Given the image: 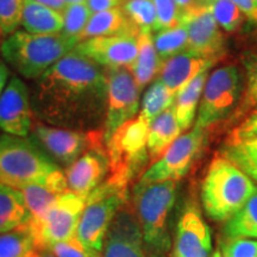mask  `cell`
<instances>
[{"label": "cell", "instance_id": "1", "mask_svg": "<svg viewBox=\"0 0 257 257\" xmlns=\"http://www.w3.org/2000/svg\"><path fill=\"white\" fill-rule=\"evenodd\" d=\"M31 106L40 123L79 131L104 130L106 69L70 51L34 81Z\"/></svg>", "mask_w": 257, "mask_h": 257}, {"label": "cell", "instance_id": "2", "mask_svg": "<svg viewBox=\"0 0 257 257\" xmlns=\"http://www.w3.org/2000/svg\"><path fill=\"white\" fill-rule=\"evenodd\" d=\"M176 198V181H138L133 188V210L142 231L147 255L165 257L169 251L168 216Z\"/></svg>", "mask_w": 257, "mask_h": 257}, {"label": "cell", "instance_id": "3", "mask_svg": "<svg viewBox=\"0 0 257 257\" xmlns=\"http://www.w3.org/2000/svg\"><path fill=\"white\" fill-rule=\"evenodd\" d=\"M76 46L78 42L62 34L34 35L17 30L3 40L0 54L18 75L35 81Z\"/></svg>", "mask_w": 257, "mask_h": 257}, {"label": "cell", "instance_id": "4", "mask_svg": "<svg viewBox=\"0 0 257 257\" xmlns=\"http://www.w3.org/2000/svg\"><path fill=\"white\" fill-rule=\"evenodd\" d=\"M256 188L242 169L218 155L212 160L202 182V206L211 219L226 221L244 206Z\"/></svg>", "mask_w": 257, "mask_h": 257}, {"label": "cell", "instance_id": "5", "mask_svg": "<svg viewBox=\"0 0 257 257\" xmlns=\"http://www.w3.org/2000/svg\"><path fill=\"white\" fill-rule=\"evenodd\" d=\"M130 185L108 175L86 199L76 237L89 249L101 252L112 221L128 204Z\"/></svg>", "mask_w": 257, "mask_h": 257}, {"label": "cell", "instance_id": "6", "mask_svg": "<svg viewBox=\"0 0 257 257\" xmlns=\"http://www.w3.org/2000/svg\"><path fill=\"white\" fill-rule=\"evenodd\" d=\"M61 169L30 137L0 134V182L19 189Z\"/></svg>", "mask_w": 257, "mask_h": 257}, {"label": "cell", "instance_id": "7", "mask_svg": "<svg viewBox=\"0 0 257 257\" xmlns=\"http://www.w3.org/2000/svg\"><path fill=\"white\" fill-rule=\"evenodd\" d=\"M149 127V121L140 113L114 131L105 143L110 160L108 175L128 185L137 178L140 180L150 162L147 147Z\"/></svg>", "mask_w": 257, "mask_h": 257}, {"label": "cell", "instance_id": "8", "mask_svg": "<svg viewBox=\"0 0 257 257\" xmlns=\"http://www.w3.org/2000/svg\"><path fill=\"white\" fill-rule=\"evenodd\" d=\"M244 86L238 67L227 64L214 69L208 75L202 92L195 125L206 130L224 120L243 96Z\"/></svg>", "mask_w": 257, "mask_h": 257}, {"label": "cell", "instance_id": "9", "mask_svg": "<svg viewBox=\"0 0 257 257\" xmlns=\"http://www.w3.org/2000/svg\"><path fill=\"white\" fill-rule=\"evenodd\" d=\"M30 138L56 165L68 167L93 147L105 144L104 130L79 131L43 123L32 125Z\"/></svg>", "mask_w": 257, "mask_h": 257}, {"label": "cell", "instance_id": "10", "mask_svg": "<svg viewBox=\"0 0 257 257\" xmlns=\"http://www.w3.org/2000/svg\"><path fill=\"white\" fill-rule=\"evenodd\" d=\"M85 204L86 199L67 192L42 219H29L35 248L49 249L53 244L75 237Z\"/></svg>", "mask_w": 257, "mask_h": 257}, {"label": "cell", "instance_id": "11", "mask_svg": "<svg viewBox=\"0 0 257 257\" xmlns=\"http://www.w3.org/2000/svg\"><path fill=\"white\" fill-rule=\"evenodd\" d=\"M206 141V130L194 125L188 133L180 135L159 160L148 167L138 181H178L187 174Z\"/></svg>", "mask_w": 257, "mask_h": 257}, {"label": "cell", "instance_id": "12", "mask_svg": "<svg viewBox=\"0 0 257 257\" xmlns=\"http://www.w3.org/2000/svg\"><path fill=\"white\" fill-rule=\"evenodd\" d=\"M105 69L107 75V110L104 124L106 143L118 127L137 115L141 91L128 68Z\"/></svg>", "mask_w": 257, "mask_h": 257}, {"label": "cell", "instance_id": "13", "mask_svg": "<svg viewBox=\"0 0 257 257\" xmlns=\"http://www.w3.org/2000/svg\"><path fill=\"white\" fill-rule=\"evenodd\" d=\"M179 22L187 30L188 50L216 61L223 55V32L206 5L200 4L182 12Z\"/></svg>", "mask_w": 257, "mask_h": 257}, {"label": "cell", "instance_id": "14", "mask_svg": "<svg viewBox=\"0 0 257 257\" xmlns=\"http://www.w3.org/2000/svg\"><path fill=\"white\" fill-rule=\"evenodd\" d=\"M30 88L19 76H12L0 94V130L28 137L34 125Z\"/></svg>", "mask_w": 257, "mask_h": 257}, {"label": "cell", "instance_id": "15", "mask_svg": "<svg viewBox=\"0 0 257 257\" xmlns=\"http://www.w3.org/2000/svg\"><path fill=\"white\" fill-rule=\"evenodd\" d=\"M101 257H147L142 231L130 204H126L107 231Z\"/></svg>", "mask_w": 257, "mask_h": 257}, {"label": "cell", "instance_id": "16", "mask_svg": "<svg viewBox=\"0 0 257 257\" xmlns=\"http://www.w3.org/2000/svg\"><path fill=\"white\" fill-rule=\"evenodd\" d=\"M137 37L121 35L88 38L78 43L74 50L104 68H130L137 57Z\"/></svg>", "mask_w": 257, "mask_h": 257}, {"label": "cell", "instance_id": "17", "mask_svg": "<svg viewBox=\"0 0 257 257\" xmlns=\"http://www.w3.org/2000/svg\"><path fill=\"white\" fill-rule=\"evenodd\" d=\"M110 173V160L105 144L93 147L66 169L69 191L83 199L101 184Z\"/></svg>", "mask_w": 257, "mask_h": 257}, {"label": "cell", "instance_id": "18", "mask_svg": "<svg viewBox=\"0 0 257 257\" xmlns=\"http://www.w3.org/2000/svg\"><path fill=\"white\" fill-rule=\"evenodd\" d=\"M211 232L195 208H187L180 218L173 257H208Z\"/></svg>", "mask_w": 257, "mask_h": 257}, {"label": "cell", "instance_id": "19", "mask_svg": "<svg viewBox=\"0 0 257 257\" xmlns=\"http://www.w3.org/2000/svg\"><path fill=\"white\" fill-rule=\"evenodd\" d=\"M18 191L23 195L32 220L42 219L63 194L70 192L62 169L51 173L43 181L25 185Z\"/></svg>", "mask_w": 257, "mask_h": 257}, {"label": "cell", "instance_id": "20", "mask_svg": "<svg viewBox=\"0 0 257 257\" xmlns=\"http://www.w3.org/2000/svg\"><path fill=\"white\" fill-rule=\"evenodd\" d=\"M216 60L201 56L192 50H185L165 61L157 79H160L173 94H178L199 74L210 69Z\"/></svg>", "mask_w": 257, "mask_h": 257}, {"label": "cell", "instance_id": "21", "mask_svg": "<svg viewBox=\"0 0 257 257\" xmlns=\"http://www.w3.org/2000/svg\"><path fill=\"white\" fill-rule=\"evenodd\" d=\"M140 34V30L131 24L121 8H115L93 14L81 34L80 42L94 37L121 36V35L138 36Z\"/></svg>", "mask_w": 257, "mask_h": 257}, {"label": "cell", "instance_id": "22", "mask_svg": "<svg viewBox=\"0 0 257 257\" xmlns=\"http://www.w3.org/2000/svg\"><path fill=\"white\" fill-rule=\"evenodd\" d=\"M21 25L29 34H61L63 28V16L62 12L41 4L36 0H23Z\"/></svg>", "mask_w": 257, "mask_h": 257}, {"label": "cell", "instance_id": "23", "mask_svg": "<svg viewBox=\"0 0 257 257\" xmlns=\"http://www.w3.org/2000/svg\"><path fill=\"white\" fill-rule=\"evenodd\" d=\"M137 57L128 69L133 73L140 91H142L148 85L155 81L163 62L154 46L152 32H141L137 37Z\"/></svg>", "mask_w": 257, "mask_h": 257}, {"label": "cell", "instance_id": "24", "mask_svg": "<svg viewBox=\"0 0 257 257\" xmlns=\"http://www.w3.org/2000/svg\"><path fill=\"white\" fill-rule=\"evenodd\" d=\"M182 131L173 106L161 113L152 121L148 135V154L150 162L154 163L165 154L174 141L181 135Z\"/></svg>", "mask_w": 257, "mask_h": 257}, {"label": "cell", "instance_id": "25", "mask_svg": "<svg viewBox=\"0 0 257 257\" xmlns=\"http://www.w3.org/2000/svg\"><path fill=\"white\" fill-rule=\"evenodd\" d=\"M208 70L210 69L199 74L197 78L193 79L175 96L173 110L175 112L176 119H178L182 131H187L194 121L198 105L200 104L202 92H204L207 78L210 75Z\"/></svg>", "mask_w": 257, "mask_h": 257}, {"label": "cell", "instance_id": "26", "mask_svg": "<svg viewBox=\"0 0 257 257\" xmlns=\"http://www.w3.org/2000/svg\"><path fill=\"white\" fill-rule=\"evenodd\" d=\"M29 219L30 213L22 193L0 182V232L27 224Z\"/></svg>", "mask_w": 257, "mask_h": 257}, {"label": "cell", "instance_id": "27", "mask_svg": "<svg viewBox=\"0 0 257 257\" xmlns=\"http://www.w3.org/2000/svg\"><path fill=\"white\" fill-rule=\"evenodd\" d=\"M224 232L229 239L257 238V188L244 206L227 220Z\"/></svg>", "mask_w": 257, "mask_h": 257}, {"label": "cell", "instance_id": "28", "mask_svg": "<svg viewBox=\"0 0 257 257\" xmlns=\"http://www.w3.org/2000/svg\"><path fill=\"white\" fill-rule=\"evenodd\" d=\"M220 155L234 163L250 179L257 181V138L227 141Z\"/></svg>", "mask_w": 257, "mask_h": 257}, {"label": "cell", "instance_id": "29", "mask_svg": "<svg viewBox=\"0 0 257 257\" xmlns=\"http://www.w3.org/2000/svg\"><path fill=\"white\" fill-rule=\"evenodd\" d=\"M154 46L162 62L188 49V34L181 23L162 29L153 36Z\"/></svg>", "mask_w": 257, "mask_h": 257}, {"label": "cell", "instance_id": "30", "mask_svg": "<svg viewBox=\"0 0 257 257\" xmlns=\"http://www.w3.org/2000/svg\"><path fill=\"white\" fill-rule=\"evenodd\" d=\"M175 96L167 88L165 83L160 79H156L144 93L140 113L152 124L156 117L174 105Z\"/></svg>", "mask_w": 257, "mask_h": 257}, {"label": "cell", "instance_id": "31", "mask_svg": "<svg viewBox=\"0 0 257 257\" xmlns=\"http://www.w3.org/2000/svg\"><path fill=\"white\" fill-rule=\"evenodd\" d=\"M35 249L28 223L0 232V257H28Z\"/></svg>", "mask_w": 257, "mask_h": 257}, {"label": "cell", "instance_id": "32", "mask_svg": "<svg viewBox=\"0 0 257 257\" xmlns=\"http://www.w3.org/2000/svg\"><path fill=\"white\" fill-rule=\"evenodd\" d=\"M120 8L140 32L156 31L157 12L154 0H124Z\"/></svg>", "mask_w": 257, "mask_h": 257}, {"label": "cell", "instance_id": "33", "mask_svg": "<svg viewBox=\"0 0 257 257\" xmlns=\"http://www.w3.org/2000/svg\"><path fill=\"white\" fill-rule=\"evenodd\" d=\"M218 25L226 32H234L242 27L245 16L230 0H204Z\"/></svg>", "mask_w": 257, "mask_h": 257}, {"label": "cell", "instance_id": "34", "mask_svg": "<svg viewBox=\"0 0 257 257\" xmlns=\"http://www.w3.org/2000/svg\"><path fill=\"white\" fill-rule=\"evenodd\" d=\"M92 15L86 3L67 5L62 11L63 28L61 34L80 43V37Z\"/></svg>", "mask_w": 257, "mask_h": 257}, {"label": "cell", "instance_id": "35", "mask_svg": "<svg viewBox=\"0 0 257 257\" xmlns=\"http://www.w3.org/2000/svg\"><path fill=\"white\" fill-rule=\"evenodd\" d=\"M245 67V86L239 107L236 110V115L239 117L257 106V53L250 55L244 62Z\"/></svg>", "mask_w": 257, "mask_h": 257}, {"label": "cell", "instance_id": "36", "mask_svg": "<svg viewBox=\"0 0 257 257\" xmlns=\"http://www.w3.org/2000/svg\"><path fill=\"white\" fill-rule=\"evenodd\" d=\"M23 0H0V31L9 36L18 30L22 23Z\"/></svg>", "mask_w": 257, "mask_h": 257}, {"label": "cell", "instance_id": "37", "mask_svg": "<svg viewBox=\"0 0 257 257\" xmlns=\"http://www.w3.org/2000/svg\"><path fill=\"white\" fill-rule=\"evenodd\" d=\"M49 250L56 257H101V252L89 249L76 236L53 244Z\"/></svg>", "mask_w": 257, "mask_h": 257}, {"label": "cell", "instance_id": "38", "mask_svg": "<svg viewBox=\"0 0 257 257\" xmlns=\"http://www.w3.org/2000/svg\"><path fill=\"white\" fill-rule=\"evenodd\" d=\"M154 4L157 12L156 31L170 28L179 23L181 12L176 8L174 0H154Z\"/></svg>", "mask_w": 257, "mask_h": 257}, {"label": "cell", "instance_id": "39", "mask_svg": "<svg viewBox=\"0 0 257 257\" xmlns=\"http://www.w3.org/2000/svg\"><path fill=\"white\" fill-rule=\"evenodd\" d=\"M224 257H257V240L229 239L223 246Z\"/></svg>", "mask_w": 257, "mask_h": 257}, {"label": "cell", "instance_id": "40", "mask_svg": "<svg viewBox=\"0 0 257 257\" xmlns=\"http://www.w3.org/2000/svg\"><path fill=\"white\" fill-rule=\"evenodd\" d=\"M257 138V108L252 112L239 126H237L231 134L229 141H242Z\"/></svg>", "mask_w": 257, "mask_h": 257}, {"label": "cell", "instance_id": "41", "mask_svg": "<svg viewBox=\"0 0 257 257\" xmlns=\"http://www.w3.org/2000/svg\"><path fill=\"white\" fill-rule=\"evenodd\" d=\"M124 0H86V4L92 14H96V12L106 11V10L120 8Z\"/></svg>", "mask_w": 257, "mask_h": 257}, {"label": "cell", "instance_id": "42", "mask_svg": "<svg viewBox=\"0 0 257 257\" xmlns=\"http://www.w3.org/2000/svg\"><path fill=\"white\" fill-rule=\"evenodd\" d=\"M250 21L257 23V3L255 0H230Z\"/></svg>", "mask_w": 257, "mask_h": 257}, {"label": "cell", "instance_id": "43", "mask_svg": "<svg viewBox=\"0 0 257 257\" xmlns=\"http://www.w3.org/2000/svg\"><path fill=\"white\" fill-rule=\"evenodd\" d=\"M10 78V69L6 66V62L3 59H0V94L4 91L6 85H8V80Z\"/></svg>", "mask_w": 257, "mask_h": 257}, {"label": "cell", "instance_id": "44", "mask_svg": "<svg viewBox=\"0 0 257 257\" xmlns=\"http://www.w3.org/2000/svg\"><path fill=\"white\" fill-rule=\"evenodd\" d=\"M176 8L179 9V11L181 12H185V11H188L189 9L194 8V6H198L204 3V0H174Z\"/></svg>", "mask_w": 257, "mask_h": 257}, {"label": "cell", "instance_id": "45", "mask_svg": "<svg viewBox=\"0 0 257 257\" xmlns=\"http://www.w3.org/2000/svg\"><path fill=\"white\" fill-rule=\"evenodd\" d=\"M36 2L41 3V4L49 6V8L54 9V10H57V11H60V12H62L64 8H66V4H64L62 0H36Z\"/></svg>", "mask_w": 257, "mask_h": 257}, {"label": "cell", "instance_id": "46", "mask_svg": "<svg viewBox=\"0 0 257 257\" xmlns=\"http://www.w3.org/2000/svg\"><path fill=\"white\" fill-rule=\"evenodd\" d=\"M28 257H56L49 249H36L35 248L29 253Z\"/></svg>", "mask_w": 257, "mask_h": 257}, {"label": "cell", "instance_id": "47", "mask_svg": "<svg viewBox=\"0 0 257 257\" xmlns=\"http://www.w3.org/2000/svg\"><path fill=\"white\" fill-rule=\"evenodd\" d=\"M64 4L72 5V4H80V3H86V0H62Z\"/></svg>", "mask_w": 257, "mask_h": 257}, {"label": "cell", "instance_id": "48", "mask_svg": "<svg viewBox=\"0 0 257 257\" xmlns=\"http://www.w3.org/2000/svg\"><path fill=\"white\" fill-rule=\"evenodd\" d=\"M212 257H223V255H221L220 250H216V251L213 252V255H212Z\"/></svg>", "mask_w": 257, "mask_h": 257}, {"label": "cell", "instance_id": "49", "mask_svg": "<svg viewBox=\"0 0 257 257\" xmlns=\"http://www.w3.org/2000/svg\"><path fill=\"white\" fill-rule=\"evenodd\" d=\"M2 36H3V34H2V31H0V47H2Z\"/></svg>", "mask_w": 257, "mask_h": 257}, {"label": "cell", "instance_id": "50", "mask_svg": "<svg viewBox=\"0 0 257 257\" xmlns=\"http://www.w3.org/2000/svg\"><path fill=\"white\" fill-rule=\"evenodd\" d=\"M255 2H256V3H257V0H255Z\"/></svg>", "mask_w": 257, "mask_h": 257}]
</instances>
